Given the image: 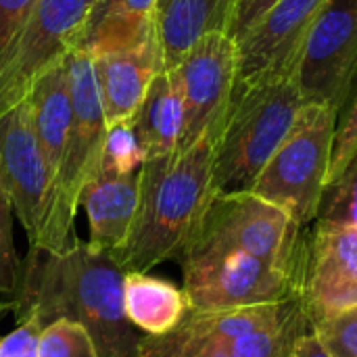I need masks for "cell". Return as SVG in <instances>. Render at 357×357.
Masks as SVG:
<instances>
[{
  "label": "cell",
  "instance_id": "cell-31",
  "mask_svg": "<svg viewBox=\"0 0 357 357\" xmlns=\"http://www.w3.org/2000/svg\"><path fill=\"white\" fill-rule=\"evenodd\" d=\"M289 357H331V354L324 349L320 339L316 337L314 331H307L295 345L293 354Z\"/></svg>",
  "mask_w": 357,
  "mask_h": 357
},
{
  "label": "cell",
  "instance_id": "cell-27",
  "mask_svg": "<svg viewBox=\"0 0 357 357\" xmlns=\"http://www.w3.org/2000/svg\"><path fill=\"white\" fill-rule=\"evenodd\" d=\"M331 357H357V307L312 326Z\"/></svg>",
  "mask_w": 357,
  "mask_h": 357
},
{
  "label": "cell",
  "instance_id": "cell-26",
  "mask_svg": "<svg viewBox=\"0 0 357 357\" xmlns=\"http://www.w3.org/2000/svg\"><path fill=\"white\" fill-rule=\"evenodd\" d=\"M13 203L0 186V295L15 297L21 280V261L13 236Z\"/></svg>",
  "mask_w": 357,
  "mask_h": 357
},
{
  "label": "cell",
  "instance_id": "cell-15",
  "mask_svg": "<svg viewBox=\"0 0 357 357\" xmlns=\"http://www.w3.org/2000/svg\"><path fill=\"white\" fill-rule=\"evenodd\" d=\"M140 199V169L130 174L105 172L86 184L79 205H84L94 251L115 257L130 238Z\"/></svg>",
  "mask_w": 357,
  "mask_h": 357
},
{
  "label": "cell",
  "instance_id": "cell-9",
  "mask_svg": "<svg viewBox=\"0 0 357 357\" xmlns=\"http://www.w3.org/2000/svg\"><path fill=\"white\" fill-rule=\"evenodd\" d=\"M357 75V0H328L312 25L293 79L303 102L339 113Z\"/></svg>",
  "mask_w": 357,
  "mask_h": 357
},
{
  "label": "cell",
  "instance_id": "cell-2",
  "mask_svg": "<svg viewBox=\"0 0 357 357\" xmlns=\"http://www.w3.org/2000/svg\"><path fill=\"white\" fill-rule=\"evenodd\" d=\"M215 138L203 136L182 151L146 159L140 167V199L128 245L113 257L123 274L151 272L180 261L215 199Z\"/></svg>",
  "mask_w": 357,
  "mask_h": 357
},
{
  "label": "cell",
  "instance_id": "cell-12",
  "mask_svg": "<svg viewBox=\"0 0 357 357\" xmlns=\"http://www.w3.org/2000/svg\"><path fill=\"white\" fill-rule=\"evenodd\" d=\"M301 312L297 297L253 307L188 310L174 331L159 337L140 335L138 357H230L243 337L278 326Z\"/></svg>",
  "mask_w": 357,
  "mask_h": 357
},
{
  "label": "cell",
  "instance_id": "cell-3",
  "mask_svg": "<svg viewBox=\"0 0 357 357\" xmlns=\"http://www.w3.org/2000/svg\"><path fill=\"white\" fill-rule=\"evenodd\" d=\"M71 90V126L59 174L52 182L50 203L42 232L29 251L63 253L77 243L73 228L79 199L86 184L98 174L105 140L107 117L100 102V92L94 73V59L75 48L65 59Z\"/></svg>",
  "mask_w": 357,
  "mask_h": 357
},
{
  "label": "cell",
  "instance_id": "cell-11",
  "mask_svg": "<svg viewBox=\"0 0 357 357\" xmlns=\"http://www.w3.org/2000/svg\"><path fill=\"white\" fill-rule=\"evenodd\" d=\"M236 67V42L218 31L201 38L172 69L184 100V130L178 151L203 136L220 138L234 94Z\"/></svg>",
  "mask_w": 357,
  "mask_h": 357
},
{
  "label": "cell",
  "instance_id": "cell-16",
  "mask_svg": "<svg viewBox=\"0 0 357 357\" xmlns=\"http://www.w3.org/2000/svg\"><path fill=\"white\" fill-rule=\"evenodd\" d=\"M107 126L132 119L149 84L163 71V56L157 38L128 50L92 56Z\"/></svg>",
  "mask_w": 357,
  "mask_h": 357
},
{
  "label": "cell",
  "instance_id": "cell-13",
  "mask_svg": "<svg viewBox=\"0 0 357 357\" xmlns=\"http://www.w3.org/2000/svg\"><path fill=\"white\" fill-rule=\"evenodd\" d=\"M328 0H278L236 42L234 90L259 82L293 77L312 25Z\"/></svg>",
  "mask_w": 357,
  "mask_h": 357
},
{
  "label": "cell",
  "instance_id": "cell-24",
  "mask_svg": "<svg viewBox=\"0 0 357 357\" xmlns=\"http://www.w3.org/2000/svg\"><path fill=\"white\" fill-rule=\"evenodd\" d=\"M144 161H146L144 151H142V146L134 134L130 119L119 121L115 126H109L100 169L117 172V174H130V172H138Z\"/></svg>",
  "mask_w": 357,
  "mask_h": 357
},
{
  "label": "cell",
  "instance_id": "cell-5",
  "mask_svg": "<svg viewBox=\"0 0 357 357\" xmlns=\"http://www.w3.org/2000/svg\"><path fill=\"white\" fill-rule=\"evenodd\" d=\"M337 111L305 102L249 192L280 207L297 226L316 222L328 182Z\"/></svg>",
  "mask_w": 357,
  "mask_h": 357
},
{
  "label": "cell",
  "instance_id": "cell-7",
  "mask_svg": "<svg viewBox=\"0 0 357 357\" xmlns=\"http://www.w3.org/2000/svg\"><path fill=\"white\" fill-rule=\"evenodd\" d=\"M305 230L253 192L215 195L190 247L236 249L297 278Z\"/></svg>",
  "mask_w": 357,
  "mask_h": 357
},
{
  "label": "cell",
  "instance_id": "cell-21",
  "mask_svg": "<svg viewBox=\"0 0 357 357\" xmlns=\"http://www.w3.org/2000/svg\"><path fill=\"white\" fill-rule=\"evenodd\" d=\"M123 310L130 324L142 335H165L186 316L188 299L182 289L149 272L123 274Z\"/></svg>",
  "mask_w": 357,
  "mask_h": 357
},
{
  "label": "cell",
  "instance_id": "cell-19",
  "mask_svg": "<svg viewBox=\"0 0 357 357\" xmlns=\"http://www.w3.org/2000/svg\"><path fill=\"white\" fill-rule=\"evenodd\" d=\"M130 123L146 159L178 151L184 130V100L172 69H163L153 77Z\"/></svg>",
  "mask_w": 357,
  "mask_h": 357
},
{
  "label": "cell",
  "instance_id": "cell-29",
  "mask_svg": "<svg viewBox=\"0 0 357 357\" xmlns=\"http://www.w3.org/2000/svg\"><path fill=\"white\" fill-rule=\"evenodd\" d=\"M42 322L36 314H23L17 318V326L0 337V357H38Z\"/></svg>",
  "mask_w": 357,
  "mask_h": 357
},
{
  "label": "cell",
  "instance_id": "cell-22",
  "mask_svg": "<svg viewBox=\"0 0 357 357\" xmlns=\"http://www.w3.org/2000/svg\"><path fill=\"white\" fill-rule=\"evenodd\" d=\"M38 357H98L88 328L69 318H54L40 328Z\"/></svg>",
  "mask_w": 357,
  "mask_h": 357
},
{
  "label": "cell",
  "instance_id": "cell-28",
  "mask_svg": "<svg viewBox=\"0 0 357 357\" xmlns=\"http://www.w3.org/2000/svg\"><path fill=\"white\" fill-rule=\"evenodd\" d=\"M38 0H0V67L10 54Z\"/></svg>",
  "mask_w": 357,
  "mask_h": 357
},
{
  "label": "cell",
  "instance_id": "cell-14",
  "mask_svg": "<svg viewBox=\"0 0 357 357\" xmlns=\"http://www.w3.org/2000/svg\"><path fill=\"white\" fill-rule=\"evenodd\" d=\"M0 186L13 203L29 247H33L46 220L52 176L25 100L0 117Z\"/></svg>",
  "mask_w": 357,
  "mask_h": 357
},
{
  "label": "cell",
  "instance_id": "cell-1",
  "mask_svg": "<svg viewBox=\"0 0 357 357\" xmlns=\"http://www.w3.org/2000/svg\"><path fill=\"white\" fill-rule=\"evenodd\" d=\"M17 318L36 314L79 322L98 357H138L140 335L123 310V272L111 255L79 241L63 253L29 251L15 295Z\"/></svg>",
  "mask_w": 357,
  "mask_h": 357
},
{
  "label": "cell",
  "instance_id": "cell-20",
  "mask_svg": "<svg viewBox=\"0 0 357 357\" xmlns=\"http://www.w3.org/2000/svg\"><path fill=\"white\" fill-rule=\"evenodd\" d=\"M31 126L50 169L52 182L59 174L71 126V90L67 63H59L44 73L25 98Z\"/></svg>",
  "mask_w": 357,
  "mask_h": 357
},
{
  "label": "cell",
  "instance_id": "cell-10",
  "mask_svg": "<svg viewBox=\"0 0 357 357\" xmlns=\"http://www.w3.org/2000/svg\"><path fill=\"white\" fill-rule=\"evenodd\" d=\"M297 297L310 326L357 307V228L314 222L305 230Z\"/></svg>",
  "mask_w": 357,
  "mask_h": 357
},
{
  "label": "cell",
  "instance_id": "cell-4",
  "mask_svg": "<svg viewBox=\"0 0 357 357\" xmlns=\"http://www.w3.org/2000/svg\"><path fill=\"white\" fill-rule=\"evenodd\" d=\"M303 105L293 77L234 90L215 142L213 186L218 195L249 192L253 188Z\"/></svg>",
  "mask_w": 357,
  "mask_h": 357
},
{
  "label": "cell",
  "instance_id": "cell-23",
  "mask_svg": "<svg viewBox=\"0 0 357 357\" xmlns=\"http://www.w3.org/2000/svg\"><path fill=\"white\" fill-rule=\"evenodd\" d=\"M316 222L357 228V151L341 174L326 184Z\"/></svg>",
  "mask_w": 357,
  "mask_h": 357
},
{
  "label": "cell",
  "instance_id": "cell-6",
  "mask_svg": "<svg viewBox=\"0 0 357 357\" xmlns=\"http://www.w3.org/2000/svg\"><path fill=\"white\" fill-rule=\"evenodd\" d=\"M180 266L190 310L253 307L297 297L293 274L236 249L195 245Z\"/></svg>",
  "mask_w": 357,
  "mask_h": 357
},
{
  "label": "cell",
  "instance_id": "cell-25",
  "mask_svg": "<svg viewBox=\"0 0 357 357\" xmlns=\"http://www.w3.org/2000/svg\"><path fill=\"white\" fill-rule=\"evenodd\" d=\"M357 151V75L347 92L345 102L337 115L335 140H333V157H331V172L328 182L341 174V169L349 163V159ZM326 182V184H328Z\"/></svg>",
  "mask_w": 357,
  "mask_h": 357
},
{
  "label": "cell",
  "instance_id": "cell-8",
  "mask_svg": "<svg viewBox=\"0 0 357 357\" xmlns=\"http://www.w3.org/2000/svg\"><path fill=\"white\" fill-rule=\"evenodd\" d=\"M92 0H38L0 67V117L21 105L36 82L79 44Z\"/></svg>",
  "mask_w": 357,
  "mask_h": 357
},
{
  "label": "cell",
  "instance_id": "cell-17",
  "mask_svg": "<svg viewBox=\"0 0 357 357\" xmlns=\"http://www.w3.org/2000/svg\"><path fill=\"white\" fill-rule=\"evenodd\" d=\"M234 0H157L155 31L163 67L174 69L205 36L228 33Z\"/></svg>",
  "mask_w": 357,
  "mask_h": 357
},
{
  "label": "cell",
  "instance_id": "cell-30",
  "mask_svg": "<svg viewBox=\"0 0 357 357\" xmlns=\"http://www.w3.org/2000/svg\"><path fill=\"white\" fill-rule=\"evenodd\" d=\"M278 0H234V8H232V19H230V27H228V36L238 42L259 19L261 15L276 4Z\"/></svg>",
  "mask_w": 357,
  "mask_h": 357
},
{
  "label": "cell",
  "instance_id": "cell-18",
  "mask_svg": "<svg viewBox=\"0 0 357 357\" xmlns=\"http://www.w3.org/2000/svg\"><path fill=\"white\" fill-rule=\"evenodd\" d=\"M157 0H92L77 48L90 56L136 48L153 38Z\"/></svg>",
  "mask_w": 357,
  "mask_h": 357
}]
</instances>
